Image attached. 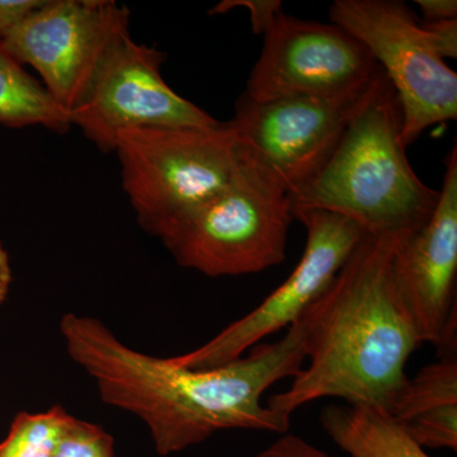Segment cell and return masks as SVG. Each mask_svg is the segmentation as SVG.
Returning a JSON list of instances; mask_svg holds the SVG:
<instances>
[{
  "mask_svg": "<svg viewBox=\"0 0 457 457\" xmlns=\"http://www.w3.org/2000/svg\"><path fill=\"white\" fill-rule=\"evenodd\" d=\"M257 457H335L326 451L318 449L300 436L294 433H284L278 440L261 451Z\"/></svg>",
  "mask_w": 457,
  "mask_h": 457,
  "instance_id": "obj_19",
  "label": "cell"
},
{
  "mask_svg": "<svg viewBox=\"0 0 457 457\" xmlns=\"http://www.w3.org/2000/svg\"><path fill=\"white\" fill-rule=\"evenodd\" d=\"M381 73L332 97L254 102L242 95L228 123L245 155L290 195L323 167Z\"/></svg>",
  "mask_w": 457,
  "mask_h": 457,
  "instance_id": "obj_8",
  "label": "cell"
},
{
  "mask_svg": "<svg viewBox=\"0 0 457 457\" xmlns=\"http://www.w3.org/2000/svg\"><path fill=\"white\" fill-rule=\"evenodd\" d=\"M293 220L286 189L245 153V164L227 188L158 237L185 269L210 278L251 275L285 261Z\"/></svg>",
  "mask_w": 457,
  "mask_h": 457,
  "instance_id": "obj_4",
  "label": "cell"
},
{
  "mask_svg": "<svg viewBox=\"0 0 457 457\" xmlns=\"http://www.w3.org/2000/svg\"><path fill=\"white\" fill-rule=\"evenodd\" d=\"M44 0H0V44Z\"/></svg>",
  "mask_w": 457,
  "mask_h": 457,
  "instance_id": "obj_21",
  "label": "cell"
},
{
  "mask_svg": "<svg viewBox=\"0 0 457 457\" xmlns=\"http://www.w3.org/2000/svg\"><path fill=\"white\" fill-rule=\"evenodd\" d=\"M12 285V267L9 255L0 242V303L7 299Z\"/></svg>",
  "mask_w": 457,
  "mask_h": 457,
  "instance_id": "obj_23",
  "label": "cell"
},
{
  "mask_svg": "<svg viewBox=\"0 0 457 457\" xmlns=\"http://www.w3.org/2000/svg\"><path fill=\"white\" fill-rule=\"evenodd\" d=\"M123 191L153 236L227 188L245 164L230 123L154 128L117 135Z\"/></svg>",
  "mask_w": 457,
  "mask_h": 457,
  "instance_id": "obj_5",
  "label": "cell"
},
{
  "mask_svg": "<svg viewBox=\"0 0 457 457\" xmlns=\"http://www.w3.org/2000/svg\"><path fill=\"white\" fill-rule=\"evenodd\" d=\"M129 25V9L111 0H44L2 46L21 65L32 66L51 97L71 113Z\"/></svg>",
  "mask_w": 457,
  "mask_h": 457,
  "instance_id": "obj_10",
  "label": "cell"
},
{
  "mask_svg": "<svg viewBox=\"0 0 457 457\" xmlns=\"http://www.w3.org/2000/svg\"><path fill=\"white\" fill-rule=\"evenodd\" d=\"M263 49L243 95L254 102L332 97L361 88L383 71L342 27L282 12L263 33Z\"/></svg>",
  "mask_w": 457,
  "mask_h": 457,
  "instance_id": "obj_11",
  "label": "cell"
},
{
  "mask_svg": "<svg viewBox=\"0 0 457 457\" xmlns=\"http://www.w3.org/2000/svg\"><path fill=\"white\" fill-rule=\"evenodd\" d=\"M0 123L7 128L44 126L65 132L71 113L51 97L37 79L27 73L0 44Z\"/></svg>",
  "mask_w": 457,
  "mask_h": 457,
  "instance_id": "obj_15",
  "label": "cell"
},
{
  "mask_svg": "<svg viewBox=\"0 0 457 457\" xmlns=\"http://www.w3.org/2000/svg\"><path fill=\"white\" fill-rule=\"evenodd\" d=\"M404 236L368 234L300 317L309 363L269 400L272 411L291 417L315 400L337 398L390 411L420 345L393 278L394 252Z\"/></svg>",
  "mask_w": 457,
  "mask_h": 457,
  "instance_id": "obj_2",
  "label": "cell"
},
{
  "mask_svg": "<svg viewBox=\"0 0 457 457\" xmlns=\"http://www.w3.org/2000/svg\"><path fill=\"white\" fill-rule=\"evenodd\" d=\"M71 417L60 405L44 413L20 411L0 442V457H53Z\"/></svg>",
  "mask_w": 457,
  "mask_h": 457,
  "instance_id": "obj_16",
  "label": "cell"
},
{
  "mask_svg": "<svg viewBox=\"0 0 457 457\" xmlns=\"http://www.w3.org/2000/svg\"><path fill=\"white\" fill-rule=\"evenodd\" d=\"M165 54L132 40L130 29L111 45L86 96L71 111L78 126L102 152H114L117 135L154 128L215 129L213 119L164 82Z\"/></svg>",
  "mask_w": 457,
  "mask_h": 457,
  "instance_id": "obj_7",
  "label": "cell"
},
{
  "mask_svg": "<svg viewBox=\"0 0 457 457\" xmlns=\"http://www.w3.org/2000/svg\"><path fill=\"white\" fill-rule=\"evenodd\" d=\"M53 457H116V451L110 433L71 416Z\"/></svg>",
  "mask_w": 457,
  "mask_h": 457,
  "instance_id": "obj_17",
  "label": "cell"
},
{
  "mask_svg": "<svg viewBox=\"0 0 457 457\" xmlns=\"http://www.w3.org/2000/svg\"><path fill=\"white\" fill-rule=\"evenodd\" d=\"M440 357L408 378L389 413L423 449L456 451V354Z\"/></svg>",
  "mask_w": 457,
  "mask_h": 457,
  "instance_id": "obj_13",
  "label": "cell"
},
{
  "mask_svg": "<svg viewBox=\"0 0 457 457\" xmlns=\"http://www.w3.org/2000/svg\"><path fill=\"white\" fill-rule=\"evenodd\" d=\"M236 7L248 9L253 32L257 35H263L273 20L282 13V3L279 0H227L216 5L210 13H227Z\"/></svg>",
  "mask_w": 457,
  "mask_h": 457,
  "instance_id": "obj_18",
  "label": "cell"
},
{
  "mask_svg": "<svg viewBox=\"0 0 457 457\" xmlns=\"http://www.w3.org/2000/svg\"><path fill=\"white\" fill-rule=\"evenodd\" d=\"M457 149L446 159L440 198L422 228L399 240L393 278L420 345L456 354Z\"/></svg>",
  "mask_w": 457,
  "mask_h": 457,
  "instance_id": "obj_12",
  "label": "cell"
},
{
  "mask_svg": "<svg viewBox=\"0 0 457 457\" xmlns=\"http://www.w3.org/2000/svg\"><path fill=\"white\" fill-rule=\"evenodd\" d=\"M433 50L442 59L457 56V20L423 23Z\"/></svg>",
  "mask_w": 457,
  "mask_h": 457,
  "instance_id": "obj_20",
  "label": "cell"
},
{
  "mask_svg": "<svg viewBox=\"0 0 457 457\" xmlns=\"http://www.w3.org/2000/svg\"><path fill=\"white\" fill-rule=\"evenodd\" d=\"M306 228L302 260L287 279L245 317L237 319L197 350L170 357L189 370L220 368L275 335L306 312L327 290L343 264L368 233L356 222L323 210H295Z\"/></svg>",
  "mask_w": 457,
  "mask_h": 457,
  "instance_id": "obj_9",
  "label": "cell"
},
{
  "mask_svg": "<svg viewBox=\"0 0 457 457\" xmlns=\"http://www.w3.org/2000/svg\"><path fill=\"white\" fill-rule=\"evenodd\" d=\"M426 22L457 20L456 0H416Z\"/></svg>",
  "mask_w": 457,
  "mask_h": 457,
  "instance_id": "obj_22",
  "label": "cell"
},
{
  "mask_svg": "<svg viewBox=\"0 0 457 457\" xmlns=\"http://www.w3.org/2000/svg\"><path fill=\"white\" fill-rule=\"evenodd\" d=\"M320 425L352 457H431L385 409L328 405L321 411Z\"/></svg>",
  "mask_w": 457,
  "mask_h": 457,
  "instance_id": "obj_14",
  "label": "cell"
},
{
  "mask_svg": "<svg viewBox=\"0 0 457 457\" xmlns=\"http://www.w3.org/2000/svg\"><path fill=\"white\" fill-rule=\"evenodd\" d=\"M330 22L359 40L392 83L405 147L457 117V74L433 50L422 23L396 0H336Z\"/></svg>",
  "mask_w": 457,
  "mask_h": 457,
  "instance_id": "obj_6",
  "label": "cell"
},
{
  "mask_svg": "<svg viewBox=\"0 0 457 457\" xmlns=\"http://www.w3.org/2000/svg\"><path fill=\"white\" fill-rule=\"evenodd\" d=\"M66 351L97 383L107 404L145 422L156 453L196 446L225 429L290 431L291 417L263 405L262 396L305 366L302 319L279 341L220 368L189 370L123 345L101 320L69 312L60 321Z\"/></svg>",
  "mask_w": 457,
  "mask_h": 457,
  "instance_id": "obj_1",
  "label": "cell"
},
{
  "mask_svg": "<svg viewBox=\"0 0 457 457\" xmlns=\"http://www.w3.org/2000/svg\"><path fill=\"white\" fill-rule=\"evenodd\" d=\"M440 191L409 164L402 110L384 71L326 163L288 195L295 210L345 216L370 236L413 233L431 218Z\"/></svg>",
  "mask_w": 457,
  "mask_h": 457,
  "instance_id": "obj_3",
  "label": "cell"
}]
</instances>
